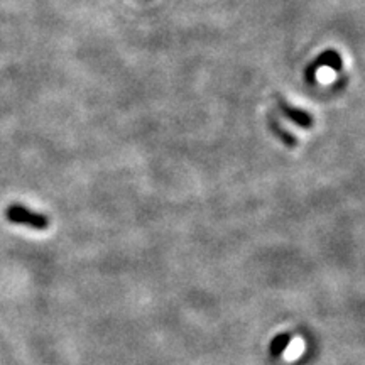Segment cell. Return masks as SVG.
I'll list each match as a JSON object with an SVG mask.
<instances>
[{"label":"cell","instance_id":"obj_4","mask_svg":"<svg viewBox=\"0 0 365 365\" xmlns=\"http://www.w3.org/2000/svg\"><path fill=\"white\" fill-rule=\"evenodd\" d=\"M269 127H271V130H272V134L277 137V139L281 140L282 144H286L287 148H291V149H294L296 145L299 144V140L296 139V137L291 134V132H287L284 127H282L281 124H279V120H277L276 117L274 115H271L269 117Z\"/></svg>","mask_w":365,"mask_h":365},{"label":"cell","instance_id":"obj_2","mask_svg":"<svg viewBox=\"0 0 365 365\" xmlns=\"http://www.w3.org/2000/svg\"><path fill=\"white\" fill-rule=\"evenodd\" d=\"M276 100H277V107L281 108L282 115H284L286 118H289L294 125L303 127V129H312V127L314 125V118L312 113L293 107V105H289L286 100H282L281 97H277Z\"/></svg>","mask_w":365,"mask_h":365},{"label":"cell","instance_id":"obj_3","mask_svg":"<svg viewBox=\"0 0 365 365\" xmlns=\"http://www.w3.org/2000/svg\"><path fill=\"white\" fill-rule=\"evenodd\" d=\"M319 68H331L333 71H341L344 68V59H341L340 53H336L335 49H328V51H323L319 56L314 59L313 65H309L308 73H317Z\"/></svg>","mask_w":365,"mask_h":365},{"label":"cell","instance_id":"obj_5","mask_svg":"<svg viewBox=\"0 0 365 365\" xmlns=\"http://www.w3.org/2000/svg\"><path fill=\"white\" fill-rule=\"evenodd\" d=\"M289 344H291V335H287V333H281V335H277L276 339L272 340L271 346H269V352H271L272 357H281L282 352H284Z\"/></svg>","mask_w":365,"mask_h":365},{"label":"cell","instance_id":"obj_1","mask_svg":"<svg viewBox=\"0 0 365 365\" xmlns=\"http://www.w3.org/2000/svg\"><path fill=\"white\" fill-rule=\"evenodd\" d=\"M7 222L16 223V225H24L34 230H46L49 227V218L44 213H38L34 210L22 207V205H11L6 210Z\"/></svg>","mask_w":365,"mask_h":365}]
</instances>
